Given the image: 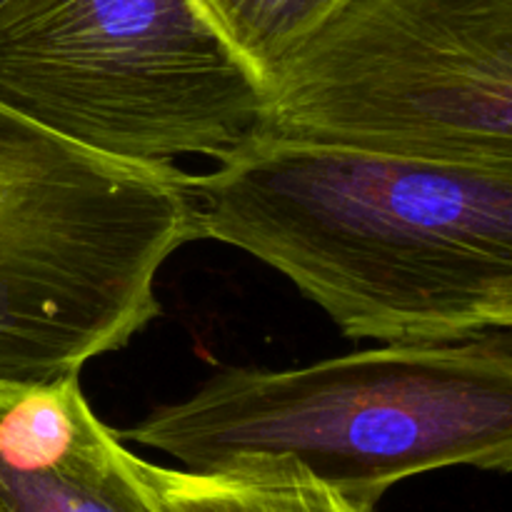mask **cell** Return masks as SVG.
Wrapping results in <instances>:
<instances>
[{
	"instance_id": "6da1fadb",
	"label": "cell",
	"mask_w": 512,
	"mask_h": 512,
	"mask_svg": "<svg viewBox=\"0 0 512 512\" xmlns=\"http://www.w3.org/2000/svg\"><path fill=\"white\" fill-rule=\"evenodd\" d=\"M200 238L278 270L348 338H512V160L268 133L193 175Z\"/></svg>"
},
{
	"instance_id": "7a4b0ae2",
	"label": "cell",
	"mask_w": 512,
	"mask_h": 512,
	"mask_svg": "<svg viewBox=\"0 0 512 512\" xmlns=\"http://www.w3.org/2000/svg\"><path fill=\"white\" fill-rule=\"evenodd\" d=\"M118 435L195 473L308 480L370 505L433 470L512 473V338L225 370Z\"/></svg>"
},
{
	"instance_id": "3957f363",
	"label": "cell",
	"mask_w": 512,
	"mask_h": 512,
	"mask_svg": "<svg viewBox=\"0 0 512 512\" xmlns=\"http://www.w3.org/2000/svg\"><path fill=\"white\" fill-rule=\"evenodd\" d=\"M200 240L193 175L110 158L0 103V383H48L125 348Z\"/></svg>"
},
{
	"instance_id": "277c9868",
	"label": "cell",
	"mask_w": 512,
	"mask_h": 512,
	"mask_svg": "<svg viewBox=\"0 0 512 512\" xmlns=\"http://www.w3.org/2000/svg\"><path fill=\"white\" fill-rule=\"evenodd\" d=\"M0 103L133 163H223L273 128L268 83L195 0H8Z\"/></svg>"
},
{
	"instance_id": "5b68a950",
	"label": "cell",
	"mask_w": 512,
	"mask_h": 512,
	"mask_svg": "<svg viewBox=\"0 0 512 512\" xmlns=\"http://www.w3.org/2000/svg\"><path fill=\"white\" fill-rule=\"evenodd\" d=\"M270 133L512 160V0H343L270 83Z\"/></svg>"
},
{
	"instance_id": "8992f818",
	"label": "cell",
	"mask_w": 512,
	"mask_h": 512,
	"mask_svg": "<svg viewBox=\"0 0 512 512\" xmlns=\"http://www.w3.org/2000/svg\"><path fill=\"white\" fill-rule=\"evenodd\" d=\"M0 512H160L135 458L80 378L0 383Z\"/></svg>"
},
{
	"instance_id": "52a82bcc",
	"label": "cell",
	"mask_w": 512,
	"mask_h": 512,
	"mask_svg": "<svg viewBox=\"0 0 512 512\" xmlns=\"http://www.w3.org/2000/svg\"><path fill=\"white\" fill-rule=\"evenodd\" d=\"M160 512H375L338 490L308 480H260L195 473L145 463Z\"/></svg>"
},
{
	"instance_id": "ba28073f",
	"label": "cell",
	"mask_w": 512,
	"mask_h": 512,
	"mask_svg": "<svg viewBox=\"0 0 512 512\" xmlns=\"http://www.w3.org/2000/svg\"><path fill=\"white\" fill-rule=\"evenodd\" d=\"M230 48L268 83L343 0H195Z\"/></svg>"
},
{
	"instance_id": "9c48e42d",
	"label": "cell",
	"mask_w": 512,
	"mask_h": 512,
	"mask_svg": "<svg viewBox=\"0 0 512 512\" xmlns=\"http://www.w3.org/2000/svg\"><path fill=\"white\" fill-rule=\"evenodd\" d=\"M5 3H8V0H0V5H5Z\"/></svg>"
}]
</instances>
